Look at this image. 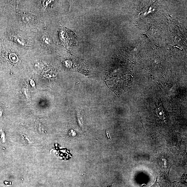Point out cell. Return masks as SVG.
Here are the masks:
<instances>
[{
    "label": "cell",
    "mask_w": 187,
    "mask_h": 187,
    "mask_svg": "<svg viewBox=\"0 0 187 187\" xmlns=\"http://www.w3.org/2000/svg\"><path fill=\"white\" fill-rule=\"evenodd\" d=\"M9 58L14 63L17 62L18 61V58L17 55L14 53H11L9 55Z\"/></svg>",
    "instance_id": "obj_3"
},
{
    "label": "cell",
    "mask_w": 187,
    "mask_h": 187,
    "mask_svg": "<svg viewBox=\"0 0 187 187\" xmlns=\"http://www.w3.org/2000/svg\"><path fill=\"white\" fill-rule=\"evenodd\" d=\"M31 85L32 87H34L35 86V84L33 80H31L30 82Z\"/></svg>",
    "instance_id": "obj_8"
},
{
    "label": "cell",
    "mask_w": 187,
    "mask_h": 187,
    "mask_svg": "<svg viewBox=\"0 0 187 187\" xmlns=\"http://www.w3.org/2000/svg\"><path fill=\"white\" fill-rule=\"evenodd\" d=\"M34 67L37 70L41 71L44 68L43 63L41 61L36 62L34 64Z\"/></svg>",
    "instance_id": "obj_2"
},
{
    "label": "cell",
    "mask_w": 187,
    "mask_h": 187,
    "mask_svg": "<svg viewBox=\"0 0 187 187\" xmlns=\"http://www.w3.org/2000/svg\"><path fill=\"white\" fill-rule=\"evenodd\" d=\"M43 40L44 43H45L46 44H47V45H50V44H51V40H50L49 38L45 36V37H43Z\"/></svg>",
    "instance_id": "obj_5"
},
{
    "label": "cell",
    "mask_w": 187,
    "mask_h": 187,
    "mask_svg": "<svg viewBox=\"0 0 187 187\" xmlns=\"http://www.w3.org/2000/svg\"><path fill=\"white\" fill-rule=\"evenodd\" d=\"M23 92L24 93V95L26 96V97L28 100H29L30 98V93L28 91V90L27 89L23 88L22 90Z\"/></svg>",
    "instance_id": "obj_4"
},
{
    "label": "cell",
    "mask_w": 187,
    "mask_h": 187,
    "mask_svg": "<svg viewBox=\"0 0 187 187\" xmlns=\"http://www.w3.org/2000/svg\"><path fill=\"white\" fill-rule=\"evenodd\" d=\"M150 187H160L159 183H157V178L155 183L153 185V186H151Z\"/></svg>",
    "instance_id": "obj_7"
},
{
    "label": "cell",
    "mask_w": 187,
    "mask_h": 187,
    "mask_svg": "<svg viewBox=\"0 0 187 187\" xmlns=\"http://www.w3.org/2000/svg\"><path fill=\"white\" fill-rule=\"evenodd\" d=\"M15 40L16 41L18 42V43H20L21 45H24V42L23 41V40L22 38L20 37H15Z\"/></svg>",
    "instance_id": "obj_6"
},
{
    "label": "cell",
    "mask_w": 187,
    "mask_h": 187,
    "mask_svg": "<svg viewBox=\"0 0 187 187\" xmlns=\"http://www.w3.org/2000/svg\"><path fill=\"white\" fill-rule=\"evenodd\" d=\"M61 39L67 46H70L74 42L75 35L72 31L66 29H63L60 33Z\"/></svg>",
    "instance_id": "obj_1"
}]
</instances>
